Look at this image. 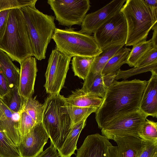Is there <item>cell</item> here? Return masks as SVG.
Masks as SVG:
<instances>
[{"label": "cell", "mask_w": 157, "mask_h": 157, "mask_svg": "<svg viewBox=\"0 0 157 157\" xmlns=\"http://www.w3.org/2000/svg\"><path fill=\"white\" fill-rule=\"evenodd\" d=\"M147 82L136 79L121 81L114 80L95 112L99 128L101 129L119 117L137 111Z\"/></svg>", "instance_id": "cell-1"}, {"label": "cell", "mask_w": 157, "mask_h": 157, "mask_svg": "<svg viewBox=\"0 0 157 157\" xmlns=\"http://www.w3.org/2000/svg\"><path fill=\"white\" fill-rule=\"evenodd\" d=\"M0 50L12 61L20 64L27 57L33 56L27 26L20 8L9 10L5 31L0 40Z\"/></svg>", "instance_id": "cell-2"}, {"label": "cell", "mask_w": 157, "mask_h": 157, "mask_svg": "<svg viewBox=\"0 0 157 157\" xmlns=\"http://www.w3.org/2000/svg\"><path fill=\"white\" fill-rule=\"evenodd\" d=\"M42 120L51 143L59 151L72 127L65 98L60 94L49 95L46 99Z\"/></svg>", "instance_id": "cell-3"}, {"label": "cell", "mask_w": 157, "mask_h": 157, "mask_svg": "<svg viewBox=\"0 0 157 157\" xmlns=\"http://www.w3.org/2000/svg\"><path fill=\"white\" fill-rule=\"evenodd\" d=\"M20 8L27 26L33 56L39 60L44 59L48 46L56 28L55 17L40 11L35 5Z\"/></svg>", "instance_id": "cell-4"}, {"label": "cell", "mask_w": 157, "mask_h": 157, "mask_svg": "<svg viewBox=\"0 0 157 157\" xmlns=\"http://www.w3.org/2000/svg\"><path fill=\"white\" fill-rule=\"evenodd\" d=\"M120 11L126 21L127 34L126 46H133L146 40L157 20L153 17L144 0H127Z\"/></svg>", "instance_id": "cell-5"}, {"label": "cell", "mask_w": 157, "mask_h": 157, "mask_svg": "<svg viewBox=\"0 0 157 157\" xmlns=\"http://www.w3.org/2000/svg\"><path fill=\"white\" fill-rule=\"evenodd\" d=\"M52 39L56 48L71 58L79 56L95 57L102 52L93 36L73 28H56Z\"/></svg>", "instance_id": "cell-6"}, {"label": "cell", "mask_w": 157, "mask_h": 157, "mask_svg": "<svg viewBox=\"0 0 157 157\" xmlns=\"http://www.w3.org/2000/svg\"><path fill=\"white\" fill-rule=\"evenodd\" d=\"M47 2L59 24L68 27L81 25L90 6L89 0H48Z\"/></svg>", "instance_id": "cell-7"}, {"label": "cell", "mask_w": 157, "mask_h": 157, "mask_svg": "<svg viewBox=\"0 0 157 157\" xmlns=\"http://www.w3.org/2000/svg\"><path fill=\"white\" fill-rule=\"evenodd\" d=\"M71 58L56 48L52 50L45 74L44 87L47 93L50 95L60 94L64 86Z\"/></svg>", "instance_id": "cell-8"}, {"label": "cell", "mask_w": 157, "mask_h": 157, "mask_svg": "<svg viewBox=\"0 0 157 157\" xmlns=\"http://www.w3.org/2000/svg\"><path fill=\"white\" fill-rule=\"evenodd\" d=\"M94 37L102 50L111 46L124 44L127 34L125 18L120 11L103 24L94 34Z\"/></svg>", "instance_id": "cell-9"}, {"label": "cell", "mask_w": 157, "mask_h": 157, "mask_svg": "<svg viewBox=\"0 0 157 157\" xmlns=\"http://www.w3.org/2000/svg\"><path fill=\"white\" fill-rule=\"evenodd\" d=\"M147 117L139 109L113 120L101 130V135L113 140L117 136L132 135L138 136Z\"/></svg>", "instance_id": "cell-10"}, {"label": "cell", "mask_w": 157, "mask_h": 157, "mask_svg": "<svg viewBox=\"0 0 157 157\" xmlns=\"http://www.w3.org/2000/svg\"><path fill=\"white\" fill-rule=\"evenodd\" d=\"M49 138L42 122L36 124L27 133L20 136L17 145L20 157H37Z\"/></svg>", "instance_id": "cell-11"}, {"label": "cell", "mask_w": 157, "mask_h": 157, "mask_svg": "<svg viewBox=\"0 0 157 157\" xmlns=\"http://www.w3.org/2000/svg\"><path fill=\"white\" fill-rule=\"evenodd\" d=\"M77 150L76 157H117V146L98 133L87 136Z\"/></svg>", "instance_id": "cell-12"}, {"label": "cell", "mask_w": 157, "mask_h": 157, "mask_svg": "<svg viewBox=\"0 0 157 157\" xmlns=\"http://www.w3.org/2000/svg\"><path fill=\"white\" fill-rule=\"evenodd\" d=\"M125 0H113L96 11L86 14L81 25L80 32L94 33L103 24L119 12Z\"/></svg>", "instance_id": "cell-13"}, {"label": "cell", "mask_w": 157, "mask_h": 157, "mask_svg": "<svg viewBox=\"0 0 157 157\" xmlns=\"http://www.w3.org/2000/svg\"><path fill=\"white\" fill-rule=\"evenodd\" d=\"M19 85L20 94L25 99L32 98L34 93L35 82L37 71L36 59L27 57L20 63Z\"/></svg>", "instance_id": "cell-14"}, {"label": "cell", "mask_w": 157, "mask_h": 157, "mask_svg": "<svg viewBox=\"0 0 157 157\" xmlns=\"http://www.w3.org/2000/svg\"><path fill=\"white\" fill-rule=\"evenodd\" d=\"M20 115L11 111L0 97V129L17 147L20 137L18 129Z\"/></svg>", "instance_id": "cell-15"}, {"label": "cell", "mask_w": 157, "mask_h": 157, "mask_svg": "<svg viewBox=\"0 0 157 157\" xmlns=\"http://www.w3.org/2000/svg\"><path fill=\"white\" fill-rule=\"evenodd\" d=\"M151 75L144 90L139 110L147 117H157V72Z\"/></svg>", "instance_id": "cell-16"}, {"label": "cell", "mask_w": 157, "mask_h": 157, "mask_svg": "<svg viewBox=\"0 0 157 157\" xmlns=\"http://www.w3.org/2000/svg\"><path fill=\"white\" fill-rule=\"evenodd\" d=\"M117 144V157H138L145 142L137 136L124 135L115 136Z\"/></svg>", "instance_id": "cell-17"}, {"label": "cell", "mask_w": 157, "mask_h": 157, "mask_svg": "<svg viewBox=\"0 0 157 157\" xmlns=\"http://www.w3.org/2000/svg\"><path fill=\"white\" fill-rule=\"evenodd\" d=\"M81 89L84 92L104 98L108 87L101 73L89 72Z\"/></svg>", "instance_id": "cell-18"}, {"label": "cell", "mask_w": 157, "mask_h": 157, "mask_svg": "<svg viewBox=\"0 0 157 157\" xmlns=\"http://www.w3.org/2000/svg\"><path fill=\"white\" fill-rule=\"evenodd\" d=\"M66 102L70 105L83 107H95L98 109L101 105L103 98L86 93L81 89L73 91L67 98Z\"/></svg>", "instance_id": "cell-19"}, {"label": "cell", "mask_w": 157, "mask_h": 157, "mask_svg": "<svg viewBox=\"0 0 157 157\" xmlns=\"http://www.w3.org/2000/svg\"><path fill=\"white\" fill-rule=\"evenodd\" d=\"M84 120L74 124L62 148L58 151L60 157H71L77 150V143L80 132L86 124Z\"/></svg>", "instance_id": "cell-20"}, {"label": "cell", "mask_w": 157, "mask_h": 157, "mask_svg": "<svg viewBox=\"0 0 157 157\" xmlns=\"http://www.w3.org/2000/svg\"><path fill=\"white\" fill-rule=\"evenodd\" d=\"M0 71L6 78L10 88L18 87L20 69L13 63L10 57L0 50Z\"/></svg>", "instance_id": "cell-21"}, {"label": "cell", "mask_w": 157, "mask_h": 157, "mask_svg": "<svg viewBox=\"0 0 157 157\" xmlns=\"http://www.w3.org/2000/svg\"><path fill=\"white\" fill-rule=\"evenodd\" d=\"M131 50L130 48L125 47L119 50L108 61L102 70V74L103 75H109L116 76L120 70L121 67L126 63Z\"/></svg>", "instance_id": "cell-22"}, {"label": "cell", "mask_w": 157, "mask_h": 157, "mask_svg": "<svg viewBox=\"0 0 157 157\" xmlns=\"http://www.w3.org/2000/svg\"><path fill=\"white\" fill-rule=\"evenodd\" d=\"M125 45L117 44L102 50V52L94 57L90 71L93 73H101L104 67L109 59Z\"/></svg>", "instance_id": "cell-23"}, {"label": "cell", "mask_w": 157, "mask_h": 157, "mask_svg": "<svg viewBox=\"0 0 157 157\" xmlns=\"http://www.w3.org/2000/svg\"><path fill=\"white\" fill-rule=\"evenodd\" d=\"M9 108L14 113H20L23 109L26 99L20 94L18 87L10 88L9 91L1 98Z\"/></svg>", "instance_id": "cell-24"}, {"label": "cell", "mask_w": 157, "mask_h": 157, "mask_svg": "<svg viewBox=\"0 0 157 157\" xmlns=\"http://www.w3.org/2000/svg\"><path fill=\"white\" fill-rule=\"evenodd\" d=\"M94 57H73L72 67L75 76L84 80L89 73Z\"/></svg>", "instance_id": "cell-25"}, {"label": "cell", "mask_w": 157, "mask_h": 157, "mask_svg": "<svg viewBox=\"0 0 157 157\" xmlns=\"http://www.w3.org/2000/svg\"><path fill=\"white\" fill-rule=\"evenodd\" d=\"M132 46L126 63L131 67H135L138 62L153 47L151 39L139 42Z\"/></svg>", "instance_id": "cell-26"}, {"label": "cell", "mask_w": 157, "mask_h": 157, "mask_svg": "<svg viewBox=\"0 0 157 157\" xmlns=\"http://www.w3.org/2000/svg\"><path fill=\"white\" fill-rule=\"evenodd\" d=\"M66 107L72 122V126L81 121L86 120L91 114L95 113L98 109L95 107L75 106L67 103Z\"/></svg>", "instance_id": "cell-27"}, {"label": "cell", "mask_w": 157, "mask_h": 157, "mask_svg": "<svg viewBox=\"0 0 157 157\" xmlns=\"http://www.w3.org/2000/svg\"><path fill=\"white\" fill-rule=\"evenodd\" d=\"M23 109L25 111L36 123L42 121L44 110V104L32 98L25 99Z\"/></svg>", "instance_id": "cell-28"}, {"label": "cell", "mask_w": 157, "mask_h": 157, "mask_svg": "<svg viewBox=\"0 0 157 157\" xmlns=\"http://www.w3.org/2000/svg\"><path fill=\"white\" fill-rule=\"evenodd\" d=\"M0 157H20L17 147L0 129Z\"/></svg>", "instance_id": "cell-29"}, {"label": "cell", "mask_w": 157, "mask_h": 157, "mask_svg": "<svg viewBox=\"0 0 157 157\" xmlns=\"http://www.w3.org/2000/svg\"><path fill=\"white\" fill-rule=\"evenodd\" d=\"M138 136L144 141L157 143V123L146 119Z\"/></svg>", "instance_id": "cell-30"}, {"label": "cell", "mask_w": 157, "mask_h": 157, "mask_svg": "<svg viewBox=\"0 0 157 157\" xmlns=\"http://www.w3.org/2000/svg\"><path fill=\"white\" fill-rule=\"evenodd\" d=\"M148 71L157 72V62L144 67H134L126 70H120L116 75L115 80L125 79L132 76Z\"/></svg>", "instance_id": "cell-31"}, {"label": "cell", "mask_w": 157, "mask_h": 157, "mask_svg": "<svg viewBox=\"0 0 157 157\" xmlns=\"http://www.w3.org/2000/svg\"><path fill=\"white\" fill-rule=\"evenodd\" d=\"M37 0H0V12L6 10L35 5Z\"/></svg>", "instance_id": "cell-32"}, {"label": "cell", "mask_w": 157, "mask_h": 157, "mask_svg": "<svg viewBox=\"0 0 157 157\" xmlns=\"http://www.w3.org/2000/svg\"><path fill=\"white\" fill-rule=\"evenodd\" d=\"M37 123L24 110L20 113L19 121V131L20 136L27 133Z\"/></svg>", "instance_id": "cell-33"}, {"label": "cell", "mask_w": 157, "mask_h": 157, "mask_svg": "<svg viewBox=\"0 0 157 157\" xmlns=\"http://www.w3.org/2000/svg\"><path fill=\"white\" fill-rule=\"evenodd\" d=\"M155 62H157V46L150 49L134 67L145 66Z\"/></svg>", "instance_id": "cell-34"}, {"label": "cell", "mask_w": 157, "mask_h": 157, "mask_svg": "<svg viewBox=\"0 0 157 157\" xmlns=\"http://www.w3.org/2000/svg\"><path fill=\"white\" fill-rule=\"evenodd\" d=\"M156 153L157 143L145 142V145L138 157H153Z\"/></svg>", "instance_id": "cell-35"}, {"label": "cell", "mask_w": 157, "mask_h": 157, "mask_svg": "<svg viewBox=\"0 0 157 157\" xmlns=\"http://www.w3.org/2000/svg\"><path fill=\"white\" fill-rule=\"evenodd\" d=\"M10 89L7 80L2 73L0 71V97L5 95Z\"/></svg>", "instance_id": "cell-36"}, {"label": "cell", "mask_w": 157, "mask_h": 157, "mask_svg": "<svg viewBox=\"0 0 157 157\" xmlns=\"http://www.w3.org/2000/svg\"><path fill=\"white\" fill-rule=\"evenodd\" d=\"M10 10L0 12V40L4 33Z\"/></svg>", "instance_id": "cell-37"}, {"label": "cell", "mask_w": 157, "mask_h": 157, "mask_svg": "<svg viewBox=\"0 0 157 157\" xmlns=\"http://www.w3.org/2000/svg\"><path fill=\"white\" fill-rule=\"evenodd\" d=\"M59 155L57 151V149L51 143L50 146L43 151L37 157H59Z\"/></svg>", "instance_id": "cell-38"}, {"label": "cell", "mask_w": 157, "mask_h": 157, "mask_svg": "<svg viewBox=\"0 0 157 157\" xmlns=\"http://www.w3.org/2000/svg\"><path fill=\"white\" fill-rule=\"evenodd\" d=\"M144 0L149 7L154 18L157 20V0Z\"/></svg>", "instance_id": "cell-39"}, {"label": "cell", "mask_w": 157, "mask_h": 157, "mask_svg": "<svg viewBox=\"0 0 157 157\" xmlns=\"http://www.w3.org/2000/svg\"><path fill=\"white\" fill-rule=\"evenodd\" d=\"M152 30H153L152 37L151 39L153 47L157 46V25L155 24L153 26Z\"/></svg>", "instance_id": "cell-40"}, {"label": "cell", "mask_w": 157, "mask_h": 157, "mask_svg": "<svg viewBox=\"0 0 157 157\" xmlns=\"http://www.w3.org/2000/svg\"><path fill=\"white\" fill-rule=\"evenodd\" d=\"M153 157H157V153L155 154Z\"/></svg>", "instance_id": "cell-41"}, {"label": "cell", "mask_w": 157, "mask_h": 157, "mask_svg": "<svg viewBox=\"0 0 157 157\" xmlns=\"http://www.w3.org/2000/svg\"></svg>", "instance_id": "cell-42"}]
</instances>
